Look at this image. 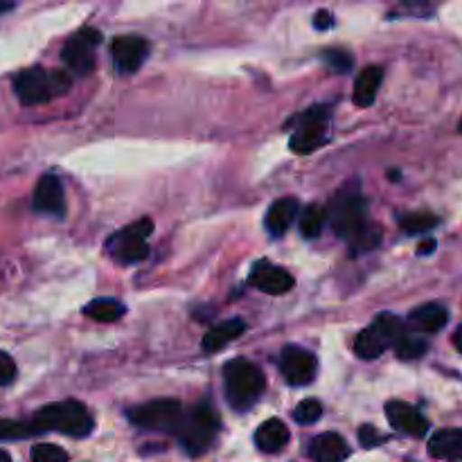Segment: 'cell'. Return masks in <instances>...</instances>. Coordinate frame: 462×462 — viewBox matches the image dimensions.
<instances>
[{
    "instance_id": "cell-36",
    "label": "cell",
    "mask_w": 462,
    "mask_h": 462,
    "mask_svg": "<svg viewBox=\"0 0 462 462\" xmlns=\"http://www.w3.org/2000/svg\"><path fill=\"white\" fill-rule=\"evenodd\" d=\"M454 343H456V347H458V352H462V325L458 329H456V334H454Z\"/></svg>"
},
{
    "instance_id": "cell-14",
    "label": "cell",
    "mask_w": 462,
    "mask_h": 462,
    "mask_svg": "<svg viewBox=\"0 0 462 462\" xmlns=\"http://www.w3.org/2000/svg\"><path fill=\"white\" fill-rule=\"evenodd\" d=\"M251 284L271 296H282V293L291 291L296 280L282 266L271 264V262H257L251 271Z\"/></svg>"
},
{
    "instance_id": "cell-1",
    "label": "cell",
    "mask_w": 462,
    "mask_h": 462,
    "mask_svg": "<svg viewBox=\"0 0 462 462\" xmlns=\"http://www.w3.org/2000/svg\"><path fill=\"white\" fill-rule=\"evenodd\" d=\"M32 424L36 427V431H59L63 436L72 438H84L93 431L95 422L90 411L86 409L81 402L66 400V402H54V404L43 406L34 413Z\"/></svg>"
},
{
    "instance_id": "cell-13",
    "label": "cell",
    "mask_w": 462,
    "mask_h": 462,
    "mask_svg": "<svg viewBox=\"0 0 462 462\" xmlns=\"http://www.w3.org/2000/svg\"><path fill=\"white\" fill-rule=\"evenodd\" d=\"M32 206L41 215H50L61 219L66 215V194H63V185L57 176L45 174L36 183L34 197H32Z\"/></svg>"
},
{
    "instance_id": "cell-26",
    "label": "cell",
    "mask_w": 462,
    "mask_h": 462,
    "mask_svg": "<svg viewBox=\"0 0 462 462\" xmlns=\"http://www.w3.org/2000/svg\"><path fill=\"white\" fill-rule=\"evenodd\" d=\"M438 224H440V219L436 215H431V212H411V215L402 217V230L409 235L429 233Z\"/></svg>"
},
{
    "instance_id": "cell-23",
    "label": "cell",
    "mask_w": 462,
    "mask_h": 462,
    "mask_svg": "<svg viewBox=\"0 0 462 462\" xmlns=\"http://www.w3.org/2000/svg\"><path fill=\"white\" fill-rule=\"evenodd\" d=\"M84 314L88 319L97 320V323H116L126 314V307L120 300H113V298H97V300L86 305Z\"/></svg>"
},
{
    "instance_id": "cell-33",
    "label": "cell",
    "mask_w": 462,
    "mask_h": 462,
    "mask_svg": "<svg viewBox=\"0 0 462 462\" xmlns=\"http://www.w3.org/2000/svg\"><path fill=\"white\" fill-rule=\"evenodd\" d=\"M359 440L364 442V447H377V445H382L383 438L379 436L377 429H373L370 424H365V427L359 429Z\"/></svg>"
},
{
    "instance_id": "cell-32",
    "label": "cell",
    "mask_w": 462,
    "mask_h": 462,
    "mask_svg": "<svg viewBox=\"0 0 462 462\" xmlns=\"http://www.w3.org/2000/svg\"><path fill=\"white\" fill-rule=\"evenodd\" d=\"M16 364L7 352H0V386H9L16 379Z\"/></svg>"
},
{
    "instance_id": "cell-16",
    "label": "cell",
    "mask_w": 462,
    "mask_h": 462,
    "mask_svg": "<svg viewBox=\"0 0 462 462\" xmlns=\"http://www.w3.org/2000/svg\"><path fill=\"white\" fill-rule=\"evenodd\" d=\"M347 456L350 447L338 433H320L310 445V458L314 462H343Z\"/></svg>"
},
{
    "instance_id": "cell-10",
    "label": "cell",
    "mask_w": 462,
    "mask_h": 462,
    "mask_svg": "<svg viewBox=\"0 0 462 462\" xmlns=\"http://www.w3.org/2000/svg\"><path fill=\"white\" fill-rule=\"evenodd\" d=\"M102 41V34L93 27H86L72 36L61 50V59L68 70L75 75H90L95 70V45Z\"/></svg>"
},
{
    "instance_id": "cell-4",
    "label": "cell",
    "mask_w": 462,
    "mask_h": 462,
    "mask_svg": "<svg viewBox=\"0 0 462 462\" xmlns=\"http://www.w3.org/2000/svg\"><path fill=\"white\" fill-rule=\"evenodd\" d=\"M365 217H368V206H365V199L361 197L356 188L341 189L338 194H334L328 206V219L334 233L347 242H352L356 235L368 228L370 221Z\"/></svg>"
},
{
    "instance_id": "cell-29",
    "label": "cell",
    "mask_w": 462,
    "mask_h": 462,
    "mask_svg": "<svg viewBox=\"0 0 462 462\" xmlns=\"http://www.w3.org/2000/svg\"><path fill=\"white\" fill-rule=\"evenodd\" d=\"M320 415H323V406L316 400H305L296 406L293 411V418H296L298 424H314L319 422Z\"/></svg>"
},
{
    "instance_id": "cell-24",
    "label": "cell",
    "mask_w": 462,
    "mask_h": 462,
    "mask_svg": "<svg viewBox=\"0 0 462 462\" xmlns=\"http://www.w3.org/2000/svg\"><path fill=\"white\" fill-rule=\"evenodd\" d=\"M325 221H328V210L323 206H307L305 212L300 217V233L302 237L307 239H316L323 230Z\"/></svg>"
},
{
    "instance_id": "cell-35",
    "label": "cell",
    "mask_w": 462,
    "mask_h": 462,
    "mask_svg": "<svg viewBox=\"0 0 462 462\" xmlns=\"http://www.w3.org/2000/svg\"><path fill=\"white\" fill-rule=\"evenodd\" d=\"M431 251H436V239H427V242L420 244V248H418L420 255H429Z\"/></svg>"
},
{
    "instance_id": "cell-12",
    "label": "cell",
    "mask_w": 462,
    "mask_h": 462,
    "mask_svg": "<svg viewBox=\"0 0 462 462\" xmlns=\"http://www.w3.org/2000/svg\"><path fill=\"white\" fill-rule=\"evenodd\" d=\"M111 54H113V63H116L120 75H134V72L143 66L144 59H147L149 43L143 39V36H135V34L117 36V39L111 43Z\"/></svg>"
},
{
    "instance_id": "cell-11",
    "label": "cell",
    "mask_w": 462,
    "mask_h": 462,
    "mask_svg": "<svg viewBox=\"0 0 462 462\" xmlns=\"http://www.w3.org/2000/svg\"><path fill=\"white\" fill-rule=\"evenodd\" d=\"M280 370H282V377L287 379L289 386H307V383L314 382L319 361L305 347L289 346L284 347L282 356H280Z\"/></svg>"
},
{
    "instance_id": "cell-18",
    "label": "cell",
    "mask_w": 462,
    "mask_h": 462,
    "mask_svg": "<svg viewBox=\"0 0 462 462\" xmlns=\"http://www.w3.org/2000/svg\"><path fill=\"white\" fill-rule=\"evenodd\" d=\"M447 320H449V311L442 305H438V302H429V305L418 307V310L409 316V325L413 328L415 334L440 332L447 325Z\"/></svg>"
},
{
    "instance_id": "cell-3",
    "label": "cell",
    "mask_w": 462,
    "mask_h": 462,
    "mask_svg": "<svg viewBox=\"0 0 462 462\" xmlns=\"http://www.w3.org/2000/svg\"><path fill=\"white\" fill-rule=\"evenodd\" d=\"M224 386L230 406H235L237 411H246L264 393L266 379L255 364L246 359H235L224 368Z\"/></svg>"
},
{
    "instance_id": "cell-17",
    "label": "cell",
    "mask_w": 462,
    "mask_h": 462,
    "mask_svg": "<svg viewBox=\"0 0 462 462\" xmlns=\"http://www.w3.org/2000/svg\"><path fill=\"white\" fill-rule=\"evenodd\" d=\"M298 210H300V206H298V201L293 197L278 199V201L269 208V212H266V230H269L273 237L284 235L291 228L293 221H296Z\"/></svg>"
},
{
    "instance_id": "cell-39",
    "label": "cell",
    "mask_w": 462,
    "mask_h": 462,
    "mask_svg": "<svg viewBox=\"0 0 462 462\" xmlns=\"http://www.w3.org/2000/svg\"><path fill=\"white\" fill-rule=\"evenodd\" d=\"M460 131H462V120H460Z\"/></svg>"
},
{
    "instance_id": "cell-15",
    "label": "cell",
    "mask_w": 462,
    "mask_h": 462,
    "mask_svg": "<svg viewBox=\"0 0 462 462\" xmlns=\"http://www.w3.org/2000/svg\"><path fill=\"white\" fill-rule=\"evenodd\" d=\"M386 418L393 429L413 438H424L429 433V420L406 402H388Z\"/></svg>"
},
{
    "instance_id": "cell-31",
    "label": "cell",
    "mask_w": 462,
    "mask_h": 462,
    "mask_svg": "<svg viewBox=\"0 0 462 462\" xmlns=\"http://www.w3.org/2000/svg\"><path fill=\"white\" fill-rule=\"evenodd\" d=\"M325 61L337 72H347L352 68V57L347 52H341V50H328L325 52Z\"/></svg>"
},
{
    "instance_id": "cell-2",
    "label": "cell",
    "mask_w": 462,
    "mask_h": 462,
    "mask_svg": "<svg viewBox=\"0 0 462 462\" xmlns=\"http://www.w3.org/2000/svg\"><path fill=\"white\" fill-rule=\"evenodd\" d=\"M72 77L66 70H50V68H27L14 81L18 102L25 106L52 102L70 90Z\"/></svg>"
},
{
    "instance_id": "cell-27",
    "label": "cell",
    "mask_w": 462,
    "mask_h": 462,
    "mask_svg": "<svg viewBox=\"0 0 462 462\" xmlns=\"http://www.w3.org/2000/svg\"><path fill=\"white\" fill-rule=\"evenodd\" d=\"M36 427L32 422H16V420H0V440H23L36 436Z\"/></svg>"
},
{
    "instance_id": "cell-28",
    "label": "cell",
    "mask_w": 462,
    "mask_h": 462,
    "mask_svg": "<svg viewBox=\"0 0 462 462\" xmlns=\"http://www.w3.org/2000/svg\"><path fill=\"white\" fill-rule=\"evenodd\" d=\"M382 244V228L374 224H370L364 233L356 235L355 239L350 242V251L352 253H368L373 248H377Z\"/></svg>"
},
{
    "instance_id": "cell-25",
    "label": "cell",
    "mask_w": 462,
    "mask_h": 462,
    "mask_svg": "<svg viewBox=\"0 0 462 462\" xmlns=\"http://www.w3.org/2000/svg\"><path fill=\"white\" fill-rule=\"evenodd\" d=\"M427 350H429L427 338L420 337V334H415V332L413 334L406 332L404 337L400 338V343L395 346L397 356H400V359H404V361L420 359V356L427 355Z\"/></svg>"
},
{
    "instance_id": "cell-30",
    "label": "cell",
    "mask_w": 462,
    "mask_h": 462,
    "mask_svg": "<svg viewBox=\"0 0 462 462\" xmlns=\"http://www.w3.org/2000/svg\"><path fill=\"white\" fill-rule=\"evenodd\" d=\"M32 462H68V454L61 447L41 442L32 449Z\"/></svg>"
},
{
    "instance_id": "cell-21",
    "label": "cell",
    "mask_w": 462,
    "mask_h": 462,
    "mask_svg": "<svg viewBox=\"0 0 462 462\" xmlns=\"http://www.w3.org/2000/svg\"><path fill=\"white\" fill-rule=\"evenodd\" d=\"M382 79H383V70L379 66L364 68V72H361L355 81V95H352V102H355L359 108H368L370 104L377 99Z\"/></svg>"
},
{
    "instance_id": "cell-5",
    "label": "cell",
    "mask_w": 462,
    "mask_h": 462,
    "mask_svg": "<svg viewBox=\"0 0 462 462\" xmlns=\"http://www.w3.org/2000/svg\"><path fill=\"white\" fill-rule=\"evenodd\" d=\"M219 427L221 422L217 411L208 404H199L183 415V422H180L176 436L189 456H201L210 449L217 433H219Z\"/></svg>"
},
{
    "instance_id": "cell-20",
    "label": "cell",
    "mask_w": 462,
    "mask_h": 462,
    "mask_svg": "<svg viewBox=\"0 0 462 462\" xmlns=\"http://www.w3.org/2000/svg\"><path fill=\"white\" fill-rule=\"evenodd\" d=\"M287 442L289 429L284 427L282 420H266L255 431V445L264 454H278V451H282L287 447Z\"/></svg>"
},
{
    "instance_id": "cell-6",
    "label": "cell",
    "mask_w": 462,
    "mask_h": 462,
    "mask_svg": "<svg viewBox=\"0 0 462 462\" xmlns=\"http://www.w3.org/2000/svg\"><path fill=\"white\" fill-rule=\"evenodd\" d=\"M404 334H406V329L397 316L382 314L373 320V325H370V328H365L364 332L356 337L355 352L365 361L377 359V356H382L388 347L397 346Z\"/></svg>"
},
{
    "instance_id": "cell-38",
    "label": "cell",
    "mask_w": 462,
    "mask_h": 462,
    "mask_svg": "<svg viewBox=\"0 0 462 462\" xmlns=\"http://www.w3.org/2000/svg\"><path fill=\"white\" fill-rule=\"evenodd\" d=\"M12 7V5H0V12H5V9H9Z\"/></svg>"
},
{
    "instance_id": "cell-22",
    "label": "cell",
    "mask_w": 462,
    "mask_h": 462,
    "mask_svg": "<svg viewBox=\"0 0 462 462\" xmlns=\"http://www.w3.org/2000/svg\"><path fill=\"white\" fill-rule=\"evenodd\" d=\"M244 332H246V323H244L242 319L226 320V323L217 325V328H212L210 332L203 337V350H206V352L224 350L228 343H233L235 338L242 337Z\"/></svg>"
},
{
    "instance_id": "cell-7",
    "label": "cell",
    "mask_w": 462,
    "mask_h": 462,
    "mask_svg": "<svg viewBox=\"0 0 462 462\" xmlns=\"http://www.w3.org/2000/svg\"><path fill=\"white\" fill-rule=\"evenodd\" d=\"M129 420L140 429H149V431H165L176 433L180 422H183V406L176 400H153L147 404H140L131 409Z\"/></svg>"
},
{
    "instance_id": "cell-34",
    "label": "cell",
    "mask_w": 462,
    "mask_h": 462,
    "mask_svg": "<svg viewBox=\"0 0 462 462\" xmlns=\"http://www.w3.org/2000/svg\"><path fill=\"white\" fill-rule=\"evenodd\" d=\"M314 27L316 30H328V27H332V14L329 12H319L314 16Z\"/></svg>"
},
{
    "instance_id": "cell-8",
    "label": "cell",
    "mask_w": 462,
    "mask_h": 462,
    "mask_svg": "<svg viewBox=\"0 0 462 462\" xmlns=\"http://www.w3.org/2000/svg\"><path fill=\"white\" fill-rule=\"evenodd\" d=\"M153 230L152 219H140L135 224L126 226V228L117 230L111 239H108V251L116 257L120 264H135L143 262L149 255L147 237Z\"/></svg>"
},
{
    "instance_id": "cell-19",
    "label": "cell",
    "mask_w": 462,
    "mask_h": 462,
    "mask_svg": "<svg viewBox=\"0 0 462 462\" xmlns=\"http://www.w3.org/2000/svg\"><path fill=\"white\" fill-rule=\"evenodd\" d=\"M429 454L440 460L462 462V429H442L429 442Z\"/></svg>"
},
{
    "instance_id": "cell-37",
    "label": "cell",
    "mask_w": 462,
    "mask_h": 462,
    "mask_svg": "<svg viewBox=\"0 0 462 462\" xmlns=\"http://www.w3.org/2000/svg\"><path fill=\"white\" fill-rule=\"evenodd\" d=\"M0 462H12V458H9V454H7V451H3V449H0Z\"/></svg>"
},
{
    "instance_id": "cell-9",
    "label": "cell",
    "mask_w": 462,
    "mask_h": 462,
    "mask_svg": "<svg viewBox=\"0 0 462 462\" xmlns=\"http://www.w3.org/2000/svg\"><path fill=\"white\" fill-rule=\"evenodd\" d=\"M329 106H311L298 117L291 134V149L296 153H311L323 147L329 138Z\"/></svg>"
}]
</instances>
